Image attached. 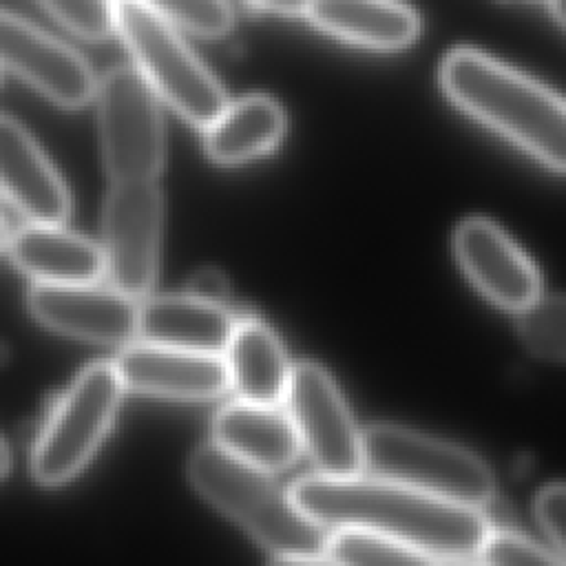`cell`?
I'll return each instance as SVG.
<instances>
[{
    "label": "cell",
    "instance_id": "83f0119b",
    "mask_svg": "<svg viewBox=\"0 0 566 566\" xmlns=\"http://www.w3.org/2000/svg\"><path fill=\"white\" fill-rule=\"evenodd\" d=\"M245 2L256 9L281 13V15H301L310 7V0H245Z\"/></svg>",
    "mask_w": 566,
    "mask_h": 566
},
{
    "label": "cell",
    "instance_id": "2e32d148",
    "mask_svg": "<svg viewBox=\"0 0 566 566\" xmlns=\"http://www.w3.org/2000/svg\"><path fill=\"white\" fill-rule=\"evenodd\" d=\"M11 261L35 283H95L106 272L102 245L62 223H27L9 234Z\"/></svg>",
    "mask_w": 566,
    "mask_h": 566
},
{
    "label": "cell",
    "instance_id": "6da1fadb",
    "mask_svg": "<svg viewBox=\"0 0 566 566\" xmlns=\"http://www.w3.org/2000/svg\"><path fill=\"white\" fill-rule=\"evenodd\" d=\"M301 511L325 528L378 531L429 562L475 559L489 533L480 509L369 475H303L290 486Z\"/></svg>",
    "mask_w": 566,
    "mask_h": 566
},
{
    "label": "cell",
    "instance_id": "f546056e",
    "mask_svg": "<svg viewBox=\"0 0 566 566\" xmlns=\"http://www.w3.org/2000/svg\"><path fill=\"white\" fill-rule=\"evenodd\" d=\"M551 9L555 18L566 27V0H551Z\"/></svg>",
    "mask_w": 566,
    "mask_h": 566
},
{
    "label": "cell",
    "instance_id": "30bf717a",
    "mask_svg": "<svg viewBox=\"0 0 566 566\" xmlns=\"http://www.w3.org/2000/svg\"><path fill=\"white\" fill-rule=\"evenodd\" d=\"M0 69L62 108H82L95 97V73L73 46L2 9Z\"/></svg>",
    "mask_w": 566,
    "mask_h": 566
},
{
    "label": "cell",
    "instance_id": "ffe728a7",
    "mask_svg": "<svg viewBox=\"0 0 566 566\" xmlns=\"http://www.w3.org/2000/svg\"><path fill=\"white\" fill-rule=\"evenodd\" d=\"M285 111L270 95L228 102L203 128V150L219 166H239L272 153L285 135Z\"/></svg>",
    "mask_w": 566,
    "mask_h": 566
},
{
    "label": "cell",
    "instance_id": "5b68a950",
    "mask_svg": "<svg viewBox=\"0 0 566 566\" xmlns=\"http://www.w3.org/2000/svg\"><path fill=\"white\" fill-rule=\"evenodd\" d=\"M122 391L115 363H91L75 376L33 440L29 464L38 484H66L88 464L115 420Z\"/></svg>",
    "mask_w": 566,
    "mask_h": 566
},
{
    "label": "cell",
    "instance_id": "f1b7e54d",
    "mask_svg": "<svg viewBox=\"0 0 566 566\" xmlns=\"http://www.w3.org/2000/svg\"><path fill=\"white\" fill-rule=\"evenodd\" d=\"M9 464H11V453H9L7 444H4V440L0 438V480L7 475Z\"/></svg>",
    "mask_w": 566,
    "mask_h": 566
},
{
    "label": "cell",
    "instance_id": "603a6c76",
    "mask_svg": "<svg viewBox=\"0 0 566 566\" xmlns=\"http://www.w3.org/2000/svg\"><path fill=\"white\" fill-rule=\"evenodd\" d=\"M168 18L184 31L199 38H223L232 29L228 0H139Z\"/></svg>",
    "mask_w": 566,
    "mask_h": 566
},
{
    "label": "cell",
    "instance_id": "ac0fdd59",
    "mask_svg": "<svg viewBox=\"0 0 566 566\" xmlns=\"http://www.w3.org/2000/svg\"><path fill=\"white\" fill-rule=\"evenodd\" d=\"M305 15L325 33L374 51L409 46L418 31V13L400 0H310Z\"/></svg>",
    "mask_w": 566,
    "mask_h": 566
},
{
    "label": "cell",
    "instance_id": "8fae6325",
    "mask_svg": "<svg viewBox=\"0 0 566 566\" xmlns=\"http://www.w3.org/2000/svg\"><path fill=\"white\" fill-rule=\"evenodd\" d=\"M29 312L44 327L73 338L122 345L137 334L135 298L97 283H35L27 294Z\"/></svg>",
    "mask_w": 566,
    "mask_h": 566
},
{
    "label": "cell",
    "instance_id": "ba28073f",
    "mask_svg": "<svg viewBox=\"0 0 566 566\" xmlns=\"http://www.w3.org/2000/svg\"><path fill=\"white\" fill-rule=\"evenodd\" d=\"M164 197L157 179L111 181L102 214V252L113 287L146 298L159 270Z\"/></svg>",
    "mask_w": 566,
    "mask_h": 566
},
{
    "label": "cell",
    "instance_id": "7c38bea8",
    "mask_svg": "<svg viewBox=\"0 0 566 566\" xmlns=\"http://www.w3.org/2000/svg\"><path fill=\"white\" fill-rule=\"evenodd\" d=\"M453 248L467 279L493 305L520 314L539 298L542 279L535 263L493 221L482 217L462 221Z\"/></svg>",
    "mask_w": 566,
    "mask_h": 566
},
{
    "label": "cell",
    "instance_id": "4dcf8cb0",
    "mask_svg": "<svg viewBox=\"0 0 566 566\" xmlns=\"http://www.w3.org/2000/svg\"><path fill=\"white\" fill-rule=\"evenodd\" d=\"M7 241H9V230H7V223L0 217V252L7 250Z\"/></svg>",
    "mask_w": 566,
    "mask_h": 566
},
{
    "label": "cell",
    "instance_id": "7a4b0ae2",
    "mask_svg": "<svg viewBox=\"0 0 566 566\" xmlns=\"http://www.w3.org/2000/svg\"><path fill=\"white\" fill-rule=\"evenodd\" d=\"M449 99L511 144L566 172V99L537 80L475 51L453 49L440 64Z\"/></svg>",
    "mask_w": 566,
    "mask_h": 566
},
{
    "label": "cell",
    "instance_id": "d4e9b609",
    "mask_svg": "<svg viewBox=\"0 0 566 566\" xmlns=\"http://www.w3.org/2000/svg\"><path fill=\"white\" fill-rule=\"evenodd\" d=\"M475 562L482 564H555L562 562L551 548L539 546L526 535L513 531H489Z\"/></svg>",
    "mask_w": 566,
    "mask_h": 566
},
{
    "label": "cell",
    "instance_id": "44dd1931",
    "mask_svg": "<svg viewBox=\"0 0 566 566\" xmlns=\"http://www.w3.org/2000/svg\"><path fill=\"white\" fill-rule=\"evenodd\" d=\"M325 562L336 564H422L429 562L413 548L378 531L338 526L327 533Z\"/></svg>",
    "mask_w": 566,
    "mask_h": 566
},
{
    "label": "cell",
    "instance_id": "d6986e66",
    "mask_svg": "<svg viewBox=\"0 0 566 566\" xmlns=\"http://www.w3.org/2000/svg\"><path fill=\"white\" fill-rule=\"evenodd\" d=\"M230 385L248 402L279 405L285 400L292 365L276 332L259 316H237L226 345Z\"/></svg>",
    "mask_w": 566,
    "mask_h": 566
},
{
    "label": "cell",
    "instance_id": "277c9868",
    "mask_svg": "<svg viewBox=\"0 0 566 566\" xmlns=\"http://www.w3.org/2000/svg\"><path fill=\"white\" fill-rule=\"evenodd\" d=\"M113 22L135 69L177 115L206 128L223 111V86L186 44L177 24L139 0H113Z\"/></svg>",
    "mask_w": 566,
    "mask_h": 566
},
{
    "label": "cell",
    "instance_id": "cb8c5ba5",
    "mask_svg": "<svg viewBox=\"0 0 566 566\" xmlns=\"http://www.w3.org/2000/svg\"><path fill=\"white\" fill-rule=\"evenodd\" d=\"M55 22L77 38L97 42L115 33L113 0H35Z\"/></svg>",
    "mask_w": 566,
    "mask_h": 566
},
{
    "label": "cell",
    "instance_id": "3957f363",
    "mask_svg": "<svg viewBox=\"0 0 566 566\" xmlns=\"http://www.w3.org/2000/svg\"><path fill=\"white\" fill-rule=\"evenodd\" d=\"M186 471L192 489L270 551L272 562H325V526L307 517L268 471L217 442L199 444Z\"/></svg>",
    "mask_w": 566,
    "mask_h": 566
},
{
    "label": "cell",
    "instance_id": "4316f807",
    "mask_svg": "<svg viewBox=\"0 0 566 566\" xmlns=\"http://www.w3.org/2000/svg\"><path fill=\"white\" fill-rule=\"evenodd\" d=\"M188 292L199 296V298H206V301H212V303H223L226 305V298H228V281L221 272L212 270V268H203L199 272L192 274L190 279V285H188Z\"/></svg>",
    "mask_w": 566,
    "mask_h": 566
},
{
    "label": "cell",
    "instance_id": "52a82bcc",
    "mask_svg": "<svg viewBox=\"0 0 566 566\" xmlns=\"http://www.w3.org/2000/svg\"><path fill=\"white\" fill-rule=\"evenodd\" d=\"M97 130L111 181L157 179L166 159V130L157 93L133 66L108 69L95 86Z\"/></svg>",
    "mask_w": 566,
    "mask_h": 566
},
{
    "label": "cell",
    "instance_id": "484cf974",
    "mask_svg": "<svg viewBox=\"0 0 566 566\" xmlns=\"http://www.w3.org/2000/svg\"><path fill=\"white\" fill-rule=\"evenodd\" d=\"M535 515L548 535L553 551L566 562V484H551L539 491Z\"/></svg>",
    "mask_w": 566,
    "mask_h": 566
},
{
    "label": "cell",
    "instance_id": "9c48e42d",
    "mask_svg": "<svg viewBox=\"0 0 566 566\" xmlns=\"http://www.w3.org/2000/svg\"><path fill=\"white\" fill-rule=\"evenodd\" d=\"M285 400L301 447L318 473L354 475L363 471V433L325 367L312 360L296 363Z\"/></svg>",
    "mask_w": 566,
    "mask_h": 566
},
{
    "label": "cell",
    "instance_id": "5bb4252c",
    "mask_svg": "<svg viewBox=\"0 0 566 566\" xmlns=\"http://www.w3.org/2000/svg\"><path fill=\"white\" fill-rule=\"evenodd\" d=\"M0 195L31 223H64L71 197L64 179L13 119L0 115Z\"/></svg>",
    "mask_w": 566,
    "mask_h": 566
},
{
    "label": "cell",
    "instance_id": "4fadbf2b",
    "mask_svg": "<svg viewBox=\"0 0 566 566\" xmlns=\"http://www.w3.org/2000/svg\"><path fill=\"white\" fill-rule=\"evenodd\" d=\"M113 363L124 389L146 396L212 400L230 387L226 358L212 352H195L144 340L124 347Z\"/></svg>",
    "mask_w": 566,
    "mask_h": 566
},
{
    "label": "cell",
    "instance_id": "7402d4cb",
    "mask_svg": "<svg viewBox=\"0 0 566 566\" xmlns=\"http://www.w3.org/2000/svg\"><path fill=\"white\" fill-rule=\"evenodd\" d=\"M522 343L542 358L566 360V294L539 296L517 321Z\"/></svg>",
    "mask_w": 566,
    "mask_h": 566
},
{
    "label": "cell",
    "instance_id": "8992f818",
    "mask_svg": "<svg viewBox=\"0 0 566 566\" xmlns=\"http://www.w3.org/2000/svg\"><path fill=\"white\" fill-rule=\"evenodd\" d=\"M363 471L473 509L491 502L495 491L493 473L478 455L396 424L363 431Z\"/></svg>",
    "mask_w": 566,
    "mask_h": 566
},
{
    "label": "cell",
    "instance_id": "e0dca14e",
    "mask_svg": "<svg viewBox=\"0 0 566 566\" xmlns=\"http://www.w3.org/2000/svg\"><path fill=\"white\" fill-rule=\"evenodd\" d=\"M237 316L223 305L190 292L146 298L137 312V334L157 345L195 352H226Z\"/></svg>",
    "mask_w": 566,
    "mask_h": 566
},
{
    "label": "cell",
    "instance_id": "9a60e30c",
    "mask_svg": "<svg viewBox=\"0 0 566 566\" xmlns=\"http://www.w3.org/2000/svg\"><path fill=\"white\" fill-rule=\"evenodd\" d=\"M212 442L268 473L290 469L303 449L290 411L241 398L217 411Z\"/></svg>",
    "mask_w": 566,
    "mask_h": 566
}]
</instances>
